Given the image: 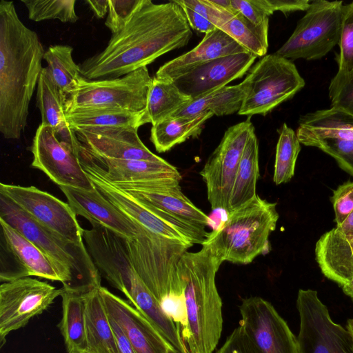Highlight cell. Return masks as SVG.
I'll use <instances>...</instances> for the list:
<instances>
[{
  "instance_id": "cell-5",
  "label": "cell",
  "mask_w": 353,
  "mask_h": 353,
  "mask_svg": "<svg viewBox=\"0 0 353 353\" xmlns=\"http://www.w3.org/2000/svg\"><path fill=\"white\" fill-rule=\"evenodd\" d=\"M123 240L131 265L161 306L185 301L178 265L192 246L152 232L141 225L136 237Z\"/></svg>"
},
{
  "instance_id": "cell-51",
  "label": "cell",
  "mask_w": 353,
  "mask_h": 353,
  "mask_svg": "<svg viewBox=\"0 0 353 353\" xmlns=\"http://www.w3.org/2000/svg\"><path fill=\"white\" fill-rule=\"evenodd\" d=\"M85 2L97 18L103 19L108 12L109 0H86Z\"/></svg>"
},
{
  "instance_id": "cell-2",
  "label": "cell",
  "mask_w": 353,
  "mask_h": 353,
  "mask_svg": "<svg viewBox=\"0 0 353 353\" xmlns=\"http://www.w3.org/2000/svg\"><path fill=\"white\" fill-rule=\"evenodd\" d=\"M45 50L19 19L12 1L0 2V132L18 139L24 131Z\"/></svg>"
},
{
  "instance_id": "cell-11",
  "label": "cell",
  "mask_w": 353,
  "mask_h": 353,
  "mask_svg": "<svg viewBox=\"0 0 353 353\" xmlns=\"http://www.w3.org/2000/svg\"><path fill=\"white\" fill-rule=\"evenodd\" d=\"M300 353H353L350 332L332 319L316 290L300 289L296 299Z\"/></svg>"
},
{
  "instance_id": "cell-23",
  "label": "cell",
  "mask_w": 353,
  "mask_h": 353,
  "mask_svg": "<svg viewBox=\"0 0 353 353\" xmlns=\"http://www.w3.org/2000/svg\"><path fill=\"white\" fill-rule=\"evenodd\" d=\"M249 52L219 28L205 34L202 41L190 51L164 63L155 77L174 81L192 69L210 61L235 54Z\"/></svg>"
},
{
  "instance_id": "cell-25",
  "label": "cell",
  "mask_w": 353,
  "mask_h": 353,
  "mask_svg": "<svg viewBox=\"0 0 353 353\" xmlns=\"http://www.w3.org/2000/svg\"><path fill=\"white\" fill-rule=\"evenodd\" d=\"M93 185L114 205L133 221L150 231L192 246L190 239L172 223L129 194L97 176L85 172Z\"/></svg>"
},
{
  "instance_id": "cell-22",
  "label": "cell",
  "mask_w": 353,
  "mask_h": 353,
  "mask_svg": "<svg viewBox=\"0 0 353 353\" xmlns=\"http://www.w3.org/2000/svg\"><path fill=\"white\" fill-rule=\"evenodd\" d=\"M59 188L77 216L99 223L125 239H133L139 233L141 224L118 209L95 187L91 190L69 186Z\"/></svg>"
},
{
  "instance_id": "cell-53",
  "label": "cell",
  "mask_w": 353,
  "mask_h": 353,
  "mask_svg": "<svg viewBox=\"0 0 353 353\" xmlns=\"http://www.w3.org/2000/svg\"><path fill=\"white\" fill-rule=\"evenodd\" d=\"M346 328L350 332L353 336V319L347 320Z\"/></svg>"
},
{
  "instance_id": "cell-50",
  "label": "cell",
  "mask_w": 353,
  "mask_h": 353,
  "mask_svg": "<svg viewBox=\"0 0 353 353\" xmlns=\"http://www.w3.org/2000/svg\"><path fill=\"white\" fill-rule=\"evenodd\" d=\"M110 321L116 338L119 353H136L132 344L119 325L110 318Z\"/></svg>"
},
{
  "instance_id": "cell-9",
  "label": "cell",
  "mask_w": 353,
  "mask_h": 353,
  "mask_svg": "<svg viewBox=\"0 0 353 353\" xmlns=\"http://www.w3.org/2000/svg\"><path fill=\"white\" fill-rule=\"evenodd\" d=\"M343 6L342 1H311L292 35L275 53L291 61L327 55L340 39Z\"/></svg>"
},
{
  "instance_id": "cell-15",
  "label": "cell",
  "mask_w": 353,
  "mask_h": 353,
  "mask_svg": "<svg viewBox=\"0 0 353 353\" xmlns=\"http://www.w3.org/2000/svg\"><path fill=\"white\" fill-rule=\"evenodd\" d=\"M239 324L257 353H300L297 337L274 307L259 296L242 300Z\"/></svg>"
},
{
  "instance_id": "cell-21",
  "label": "cell",
  "mask_w": 353,
  "mask_h": 353,
  "mask_svg": "<svg viewBox=\"0 0 353 353\" xmlns=\"http://www.w3.org/2000/svg\"><path fill=\"white\" fill-rule=\"evenodd\" d=\"M108 316L122 329L136 353H168L171 346L135 307L101 286Z\"/></svg>"
},
{
  "instance_id": "cell-32",
  "label": "cell",
  "mask_w": 353,
  "mask_h": 353,
  "mask_svg": "<svg viewBox=\"0 0 353 353\" xmlns=\"http://www.w3.org/2000/svg\"><path fill=\"white\" fill-rule=\"evenodd\" d=\"M246 91L247 86L244 80L237 85L224 86L192 99L172 117H194L204 112H210L214 116L220 117L238 112Z\"/></svg>"
},
{
  "instance_id": "cell-43",
  "label": "cell",
  "mask_w": 353,
  "mask_h": 353,
  "mask_svg": "<svg viewBox=\"0 0 353 353\" xmlns=\"http://www.w3.org/2000/svg\"><path fill=\"white\" fill-rule=\"evenodd\" d=\"M141 0H109L105 26L112 35L120 31L130 20Z\"/></svg>"
},
{
  "instance_id": "cell-13",
  "label": "cell",
  "mask_w": 353,
  "mask_h": 353,
  "mask_svg": "<svg viewBox=\"0 0 353 353\" xmlns=\"http://www.w3.org/2000/svg\"><path fill=\"white\" fill-rule=\"evenodd\" d=\"M63 289L30 277L2 283L0 286V342L41 314Z\"/></svg>"
},
{
  "instance_id": "cell-42",
  "label": "cell",
  "mask_w": 353,
  "mask_h": 353,
  "mask_svg": "<svg viewBox=\"0 0 353 353\" xmlns=\"http://www.w3.org/2000/svg\"><path fill=\"white\" fill-rule=\"evenodd\" d=\"M230 3L232 8L251 23L268 42L269 16L257 0H230Z\"/></svg>"
},
{
  "instance_id": "cell-14",
  "label": "cell",
  "mask_w": 353,
  "mask_h": 353,
  "mask_svg": "<svg viewBox=\"0 0 353 353\" xmlns=\"http://www.w3.org/2000/svg\"><path fill=\"white\" fill-rule=\"evenodd\" d=\"M80 148L59 140L51 127L40 124L30 147L32 166L41 170L59 186L93 190L94 186L80 163Z\"/></svg>"
},
{
  "instance_id": "cell-6",
  "label": "cell",
  "mask_w": 353,
  "mask_h": 353,
  "mask_svg": "<svg viewBox=\"0 0 353 353\" xmlns=\"http://www.w3.org/2000/svg\"><path fill=\"white\" fill-rule=\"evenodd\" d=\"M276 203L256 196L228 213L213 230L224 261L246 265L270 250L269 236L279 219Z\"/></svg>"
},
{
  "instance_id": "cell-54",
  "label": "cell",
  "mask_w": 353,
  "mask_h": 353,
  "mask_svg": "<svg viewBox=\"0 0 353 353\" xmlns=\"http://www.w3.org/2000/svg\"><path fill=\"white\" fill-rule=\"evenodd\" d=\"M168 353H178L172 346L168 350Z\"/></svg>"
},
{
  "instance_id": "cell-30",
  "label": "cell",
  "mask_w": 353,
  "mask_h": 353,
  "mask_svg": "<svg viewBox=\"0 0 353 353\" xmlns=\"http://www.w3.org/2000/svg\"><path fill=\"white\" fill-rule=\"evenodd\" d=\"M214 114L204 112L194 117H171L152 125L150 141L159 152H165L201 133L205 122Z\"/></svg>"
},
{
  "instance_id": "cell-48",
  "label": "cell",
  "mask_w": 353,
  "mask_h": 353,
  "mask_svg": "<svg viewBox=\"0 0 353 353\" xmlns=\"http://www.w3.org/2000/svg\"><path fill=\"white\" fill-rule=\"evenodd\" d=\"M259 4L268 16L275 11L287 15L296 11H306L310 7V0H257Z\"/></svg>"
},
{
  "instance_id": "cell-38",
  "label": "cell",
  "mask_w": 353,
  "mask_h": 353,
  "mask_svg": "<svg viewBox=\"0 0 353 353\" xmlns=\"http://www.w3.org/2000/svg\"><path fill=\"white\" fill-rule=\"evenodd\" d=\"M219 29L257 57H264L268 48L257 29L240 13H237Z\"/></svg>"
},
{
  "instance_id": "cell-10",
  "label": "cell",
  "mask_w": 353,
  "mask_h": 353,
  "mask_svg": "<svg viewBox=\"0 0 353 353\" xmlns=\"http://www.w3.org/2000/svg\"><path fill=\"white\" fill-rule=\"evenodd\" d=\"M152 82L147 67L111 79L87 80L83 77L76 91L65 102V112L92 107L144 112Z\"/></svg>"
},
{
  "instance_id": "cell-52",
  "label": "cell",
  "mask_w": 353,
  "mask_h": 353,
  "mask_svg": "<svg viewBox=\"0 0 353 353\" xmlns=\"http://www.w3.org/2000/svg\"><path fill=\"white\" fill-rule=\"evenodd\" d=\"M336 228L345 234H353V211L342 225Z\"/></svg>"
},
{
  "instance_id": "cell-8",
  "label": "cell",
  "mask_w": 353,
  "mask_h": 353,
  "mask_svg": "<svg viewBox=\"0 0 353 353\" xmlns=\"http://www.w3.org/2000/svg\"><path fill=\"white\" fill-rule=\"evenodd\" d=\"M247 91L239 114L265 115L305 86L294 63L276 53L265 55L244 79Z\"/></svg>"
},
{
  "instance_id": "cell-31",
  "label": "cell",
  "mask_w": 353,
  "mask_h": 353,
  "mask_svg": "<svg viewBox=\"0 0 353 353\" xmlns=\"http://www.w3.org/2000/svg\"><path fill=\"white\" fill-rule=\"evenodd\" d=\"M59 325L68 353H85V294L65 291Z\"/></svg>"
},
{
  "instance_id": "cell-17",
  "label": "cell",
  "mask_w": 353,
  "mask_h": 353,
  "mask_svg": "<svg viewBox=\"0 0 353 353\" xmlns=\"http://www.w3.org/2000/svg\"><path fill=\"white\" fill-rule=\"evenodd\" d=\"M0 281L38 276L63 283L53 261L33 243L0 219Z\"/></svg>"
},
{
  "instance_id": "cell-4",
  "label": "cell",
  "mask_w": 353,
  "mask_h": 353,
  "mask_svg": "<svg viewBox=\"0 0 353 353\" xmlns=\"http://www.w3.org/2000/svg\"><path fill=\"white\" fill-rule=\"evenodd\" d=\"M0 219L19 232L53 261L63 279L65 291L84 294L101 286V274L85 243H75L43 226L1 193Z\"/></svg>"
},
{
  "instance_id": "cell-12",
  "label": "cell",
  "mask_w": 353,
  "mask_h": 353,
  "mask_svg": "<svg viewBox=\"0 0 353 353\" xmlns=\"http://www.w3.org/2000/svg\"><path fill=\"white\" fill-rule=\"evenodd\" d=\"M250 118L225 132L220 143L200 172L212 210L228 211L236 173L245 144L254 129Z\"/></svg>"
},
{
  "instance_id": "cell-47",
  "label": "cell",
  "mask_w": 353,
  "mask_h": 353,
  "mask_svg": "<svg viewBox=\"0 0 353 353\" xmlns=\"http://www.w3.org/2000/svg\"><path fill=\"white\" fill-rule=\"evenodd\" d=\"M216 353H257L255 347L241 325L227 337Z\"/></svg>"
},
{
  "instance_id": "cell-7",
  "label": "cell",
  "mask_w": 353,
  "mask_h": 353,
  "mask_svg": "<svg viewBox=\"0 0 353 353\" xmlns=\"http://www.w3.org/2000/svg\"><path fill=\"white\" fill-rule=\"evenodd\" d=\"M112 184V183H111ZM175 226L193 244H203L210 218L182 192L173 179L112 184Z\"/></svg>"
},
{
  "instance_id": "cell-41",
  "label": "cell",
  "mask_w": 353,
  "mask_h": 353,
  "mask_svg": "<svg viewBox=\"0 0 353 353\" xmlns=\"http://www.w3.org/2000/svg\"><path fill=\"white\" fill-rule=\"evenodd\" d=\"M339 53L336 58L339 70H353V2L343 6L342 24L338 43Z\"/></svg>"
},
{
  "instance_id": "cell-34",
  "label": "cell",
  "mask_w": 353,
  "mask_h": 353,
  "mask_svg": "<svg viewBox=\"0 0 353 353\" xmlns=\"http://www.w3.org/2000/svg\"><path fill=\"white\" fill-rule=\"evenodd\" d=\"M192 100L172 81L154 77L143 117V125L151 123L152 125L172 117Z\"/></svg>"
},
{
  "instance_id": "cell-33",
  "label": "cell",
  "mask_w": 353,
  "mask_h": 353,
  "mask_svg": "<svg viewBox=\"0 0 353 353\" xmlns=\"http://www.w3.org/2000/svg\"><path fill=\"white\" fill-rule=\"evenodd\" d=\"M144 112H135L119 108L92 107L74 110L66 114L74 130L85 128L136 127L143 125Z\"/></svg>"
},
{
  "instance_id": "cell-20",
  "label": "cell",
  "mask_w": 353,
  "mask_h": 353,
  "mask_svg": "<svg viewBox=\"0 0 353 353\" xmlns=\"http://www.w3.org/2000/svg\"><path fill=\"white\" fill-rule=\"evenodd\" d=\"M136 127L85 128L75 130L78 139L96 156L125 160L162 161L141 141Z\"/></svg>"
},
{
  "instance_id": "cell-26",
  "label": "cell",
  "mask_w": 353,
  "mask_h": 353,
  "mask_svg": "<svg viewBox=\"0 0 353 353\" xmlns=\"http://www.w3.org/2000/svg\"><path fill=\"white\" fill-rule=\"evenodd\" d=\"M296 133L306 146L328 139L353 140V117L334 108L316 110L300 117Z\"/></svg>"
},
{
  "instance_id": "cell-1",
  "label": "cell",
  "mask_w": 353,
  "mask_h": 353,
  "mask_svg": "<svg viewBox=\"0 0 353 353\" xmlns=\"http://www.w3.org/2000/svg\"><path fill=\"white\" fill-rule=\"evenodd\" d=\"M192 34L181 7L174 1L157 4L141 0L106 47L79 64L81 74L87 80L121 77L186 46Z\"/></svg>"
},
{
  "instance_id": "cell-45",
  "label": "cell",
  "mask_w": 353,
  "mask_h": 353,
  "mask_svg": "<svg viewBox=\"0 0 353 353\" xmlns=\"http://www.w3.org/2000/svg\"><path fill=\"white\" fill-rule=\"evenodd\" d=\"M336 227L342 225L353 211V181L339 185L331 197Z\"/></svg>"
},
{
  "instance_id": "cell-27",
  "label": "cell",
  "mask_w": 353,
  "mask_h": 353,
  "mask_svg": "<svg viewBox=\"0 0 353 353\" xmlns=\"http://www.w3.org/2000/svg\"><path fill=\"white\" fill-rule=\"evenodd\" d=\"M125 296L178 353H190L176 324L165 314L159 301L139 275Z\"/></svg>"
},
{
  "instance_id": "cell-3",
  "label": "cell",
  "mask_w": 353,
  "mask_h": 353,
  "mask_svg": "<svg viewBox=\"0 0 353 353\" xmlns=\"http://www.w3.org/2000/svg\"><path fill=\"white\" fill-rule=\"evenodd\" d=\"M224 261L214 232L208 234L201 249L185 252L178 270L184 284L188 326L181 336L190 353H212L223 329L222 301L216 274Z\"/></svg>"
},
{
  "instance_id": "cell-46",
  "label": "cell",
  "mask_w": 353,
  "mask_h": 353,
  "mask_svg": "<svg viewBox=\"0 0 353 353\" xmlns=\"http://www.w3.org/2000/svg\"><path fill=\"white\" fill-rule=\"evenodd\" d=\"M179 5H183L201 14L217 28H220L234 14L221 10L212 5L209 0H174Z\"/></svg>"
},
{
  "instance_id": "cell-16",
  "label": "cell",
  "mask_w": 353,
  "mask_h": 353,
  "mask_svg": "<svg viewBox=\"0 0 353 353\" xmlns=\"http://www.w3.org/2000/svg\"><path fill=\"white\" fill-rule=\"evenodd\" d=\"M0 193L43 226L75 243H85L83 229L68 203L34 186L1 183Z\"/></svg>"
},
{
  "instance_id": "cell-37",
  "label": "cell",
  "mask_w": 353,
  "mask_h": 353,
  "mask_svg": "<svg viewBox=\"0 0 353 353\" xmlns=\"http://www.w3.org/2000/svg\"><path fill=\"white\" fill-rule=\"evenodd\" d=\"M300 150L301 143L296 133L284 123L279 130L276 148L273 175L276 185L287 183L293 177Z\"/></svg>"
},
{
  "instance_id": "cell-24",
  "label": "cell",
  "mask_w": 353,
  "mask_h": 353,
  "mask_svg": "<svg viewBox=\"0 0 353 353\" xmlns=\"http://www.w3.org/2000/svg\"><path fill=\"white\" fill-rule=\"evenodd\" d=\"M315 254L323 274L353 296V234L332 229L316 242Z\"/></svg>"
},
{
  "instance_id": "cell-35",
  "label": "cell",
  "mask_w": 353,
  "mask_h": 353,
  "mask_svg": "<svg viewBox=\"0 0 353 353\" xmlns=\"http://www.w3.org/2000/svg\"><path fill=\"white\" fill-rule=\"evenodd\" d=\"M72 52L73 48L70 46L57 44L50 46L43 55L48 72L63 97L65 104L83 78L79 65L73 59Z\"/></svg>"
},
{
  "instance_id": "cell-18",
  "label": "cell",
  "mask_w": 353,
  "mask_h": 353,
  "mask_svg": "<svg viewBox=\"0 0 353 353\" xmlns=\"http://www.w3.org/2000/svg\"><path fill=\"white\" fill-rule=\"evenodd\" d=\"M79 160L83 169L115 184L126 182L173 179L181 181L178 170L163 160H125L103 158L90 152L82 144Z\"/></svg>"
},
{
  "instance_id": "cell-19",
  "label": "cell",
  "mask_w": 353,
  "mask_h": 353,
  "mask_svg": "<svg viewBox=\"0 0 353 353\" xmlns=\"http://www.w3.org/2000/svg\"><path fill=\"white\" fill-rule=\"evenodd\" d=\"M256 59L250 52L220 57L192 69L172 82L183 94L195 99L242 77Z\"/></svg>"
},
{
  "instance_id": "cell-28",
  "label": "cell",
  "mask_w": 353,
  "mask_h": 353,
  "mask_svg": "<svg viewBox=\"0 0 353 353\" xmlns=\"http://www.w3.org/2000/svg\"><path fill=\"white\" fill-rule=\"evenodd\" d=\"M85 353H119L99 288L85 294Z\"/></svg>"
},
{
  "instance_id": "cell-29",
  "label": "cell",
  "mask_w": 353,
  "mask_h": 353,
  "mask_svg": "<svg viewBox=\"0 0 353 353\" xmlns=\"http://www.w3.org/2000/svg\"><path fill=\"white\" fill-rule=\"evenodd\" d=\"M259 176V145L254 129L245 144L236 173L227 213L238 209L256 196Z\"/></svg>"
},
{
  "instance_id": "cell-39",
  "label": "cell",
  "mask_w": 353,
  "mask_h": 353,
  "mask_svg": "<svg viewBox=\"0 0 353 353\" xmlns=\"http://www.w3.org/2000/svg\"><path fill=\"white\" fill-rule=\"evenodd\" d=\"M28 10V18L34 21L58 19L74 23L78 20L75 0H21Z\"/></svg>"
},
{
  "instance_id": "cell-40",
  "label": "cell",
  "mask_w": 353,
  "mask_h": 353,
  "mask_svg": "<svg viewBox=\"0 0 353 353\" xmlns=\"http://www.w3.org/2000/svg\"><path fill=\"white\" fill-rule=\"evenodd\" d=\"M331 108L342 110L353 117V70L339 71L329 85Z\"/></svg>"
},
{
  "instance_id": "cell-49",
  "label": "cell",
  "mask_w": 353,
  "mask_h": 353,
  "mask_svg": "<svg viewBox=\"0 0 353 353\" xmlns=\"http://www.w3.org/2000/svg\"><path fill=\"white\" fill-rule=\"evenodd\" d=\"M179 6L181 7L191 28L205 33V34L217 28L210 21L193 10L183 5Z\"/></svg>"
},
{
  "instance_id": "cell-36",
  "label": "cell",
  "mask_w": 353,
  "mask_h": 353,
  "mask_svg": "<svg viewBox=\"0 0 353 353\" xmlns=\"http://www.w3.org/2000/svg\"><path fill=\"white\" fill-rule=\"evenodd\" d=\"M37 105L41 115V123L51 127L55 133L69 127L65 101L52 81L46 67L42 69L37 86Z\"/></svg>"
},
{
  "instance_id": "cell-44",
  "label": "cell",
  "mask_w": 353,
  "mask_h": 353,
  "mask_svg": "<svg viewBox=\"0 0 353 353\" xmlns=\"http://www.w3.org/2000/svg\"><path fill=\"white\" fill-rule=\"evenodd\" d=\"M316 148L333 157L342 170L353 176V140H325Z\"/></svg>"
}]
</instances>
